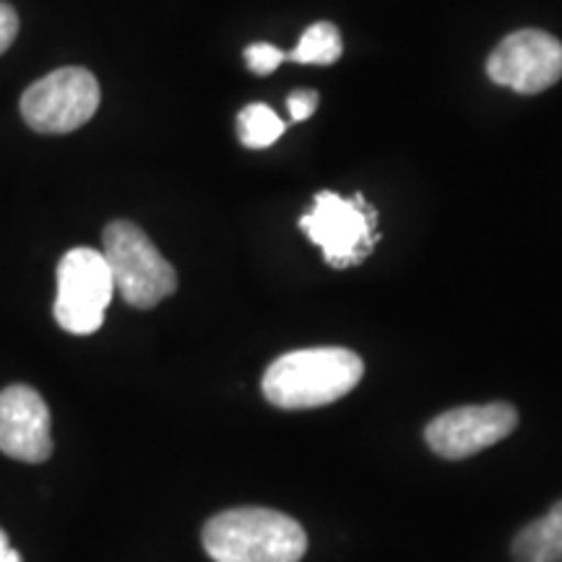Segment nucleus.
I'll list each match as a JSON object with an SVG mask.
<instances>
[{"mask_svg":"<svg viewBox=\"0 0 562 562\" xmlns=\"http://www.w3.org/2000/svg\"><path fill=\"white\" fill-rule=\"evenodd\" d=\"M364 375L360 355L344 347H313L281 355L263 375V396L279 409H318L355 389Z\"/></svg>","mask_w":562,"mask_h":562,"instance_id":"obj_1","label":"nucleus"},{"mask_svg":"<svg viewBox=\"0 0 562 562\" xmlns=\"http://www.w3.org/2000/svg\"><path fill=\"white\" fill-rule=\"evenodd\" d=\"M203 550L214 562H300L307 533L286 513L232 508L203 526Z\"/></svg>","mask_w":562,"mask_h":562,"instance_id":"obj_2","label":"nucleus"},{"mask_svg":"<svg viewBox=\"0 0 562 562\" xmlns=\"http://www.w3.org/2000/svg\"><path fill=\"white\" fill-rule=\"evenodd\" d=\"M102 256L110 266L115 292H121L131 307L149 311L178 290V273L172 263L133 222H110L102 232Z\"/></svg>","mask_w":562,"mask_h":562,"instance_id":"obj_3","label":"nucleus"},{"mask_svg":"<svg viewBox=\"0 0 562 562\" xmlns=\"http://www.w3.org/2000/svg\"><path fill=\"white\" fill-rule=\"evenodd\" d=\"M115 281L102 250L74 248L58 263V294H55V321L63 331L89 336L104 323Z\"/></svg>","mask_w":562,"mask_h":562,"instance_id":"obj_4","label":"nucleus"},{"mask_svg":"<svg viewBox=\"0 0 562 562\" xmlns=\"http://www.w3.org/2000/svg\"><path fill=\"white\" fill-rule=\"evenodd\" d=\"M375 209L362 195L341 199L339 193H318L311 214L300 220V227L323 250V258L336 269H347L364 261L375 245Z\"/></svg>","mask_w":562,"mask_h":562,"instance_id":"obj_5","label":"nucleus"},{"mask_svg":"<svg viewBox=\"0 0 562 562\" xmlns=\"http://www.w3.org/2000/svg\"><path fill=\"white\" fill-rule=\"evenodd\" d=\"M100 81L87 68L68 66L34 81L19 108L26 125L37 133H70L94 117L100 108Z\"/></svg>","mask_w":562,"mask_h":562,"instance_id":"obj_6","label":"nucleus"},{"mask_svg":"<svg viewBox=\"0 0 562 562\" xmlns=\"http://www.w3.org/2000/svg\"><path fill=\"white\" fill-rule=\"evenodd\" d=\"M487 74L497 87L539 94L562 79V42L539 30L513 32L492 50Z\"/></svg>","mask_w":562,"mask_h":562,"instance_id":"obj_7","label":"nucleus"},{"mask_svg":"<svg viewBox=\"0 0 562 562\" xmlns=\"http://www.w3.org/2000/svg\"><path fill=\"white\" fill-rule=\"evenodd\" d=\"M516 427L518 412L510 404L459 406V409L438 414L427 425L425 440L440 459L461 461L505 440Z\"/></svg>","mask_w":562,"mask_h":562,"instance_id":"obj_8","label":"nucleus"},{"mask_svg":"<svg viewBox=\"0 0 562 562\" xmlns=\"http://www.w3.org/2000/svg\"><path fill=\"white\" fill-rule=\"evenodd\" d=\"M0 451L16 461L42 463L53 456V419L32 385L0 391Z\"/></svg>","mask_w":562,"mask_h":562,"instance_id":"obj_9","label":"nucleus"},{"mask_svg":"<svg viewBox=\"0 0 562 562\" xmlns=\"http://www.w3.org/2000/svg\"><path fill=\"white\" fill-rule=\"evenodd\" d=\"M510 554L516 562H562V501L516 533Z\"/></svg>","mask_w":562,"mask_h":562,"instance_id":"obj_10","label":"nucleus"},{"mask_svg":"<svg viewBox=\"0 0 562 562\" xmlns=\"http://www.w3.org/2000/svg\"><path fill=\"white\" fill-rule=\"evenodd\" d=\"M341 53L344 42L339 30H336L331 21H318V24L307 26L300 45L286 58L302 63V66H331V63L341 58Z\"/></svg>","mask_w":562,"mask_h":562,"instance_id":"obj_11","label":"nucleus"},{"mask_svg":"<svg viewBox=\"0 0 562 562\" xmlns=\"http://www.w3.org/2000/svg\"><path fill=\"white\" fill-rule=\"evenodd\" d=\"M284 128L286 123L263 102H252L237 115V136L248 149H266L277 144Z\"/></svg>","mask_w":562,"mask_h":562,"instance_id":"obj_12","label":"nucleus"},{"mask_svg":"<svg viewBox=\"0 0 562 562\" xmlns=\"http://www.w3.org/2000/svg\"><path fill=\"white\" fill-rule=\"evenodd\" d=\"M284 60L286 53L279 50L277 45H269V42H258V45L245 47V63H248V68L258 76L273 74Z\"/></svg>","mask_w":562,"mask_h":562,"instance_id":"obj_13","label":"nucleus"},{"mask_svg":"<svg viewBox=\"0 0 562 562\" xmlns=\"http://www.w3.org/2000/svg\"><path fill=\"white\" fill-rule=\"evenodd\" d=\"M286 108H290L292 121L297 123L307 121V117L318 110V91H311V89L294 91V94H290V100H286Z\"/></svg>","mask_w":562,"mask_h":562,"instance_id":"obj_14","label":"nucleus"},{"mask_svg":"<svg viewBox=\"0 0 562 562\" xmlns=\"http://www.w3.org/2000/svg\"><path fill=\"white\" fill-rule=\"evenodd\" d=\"M19 34V13L11 3H0V55L13 45Z\"/></svg>","mask_w":562,"mask_h":562,"instance_id":"obj_15","label":"nucleus"},{"mask_svg":"<svg viewBox=\"0 0 562 562\" xmlns=\"http://www.w3.org/2000/svg\"><path fill=\"white\" fill-rule=\"evenodd\" d=\"M0 562H24L21 560V554L11 547L9 533H5L3 529H0Z\"/></svg>","mask_w":562,"mask_h":562,"instance_id":"obj_16","label":"nucleus"}]
</instances>
